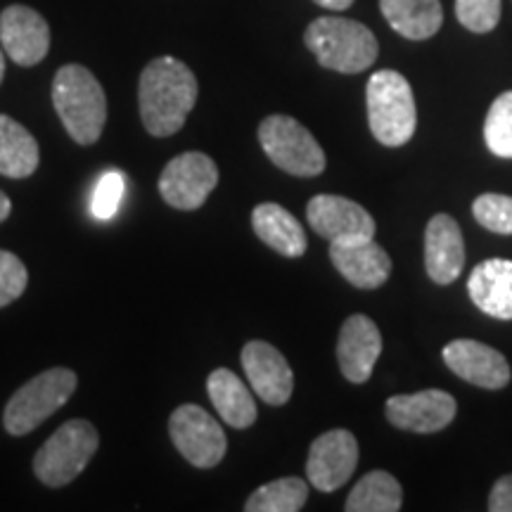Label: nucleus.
Here are the masks:
<instances>
[{
  "instance_id": "obj_21",
  "label": "nucleus",
  "mask_w": 512,
  "mask_h": 512,
  "mask_svg": "<svg viewBox=\"0 0 512 512\" xmlns=\"http://www.w3.org/2000/svg\"><path fill=\"white\" fill-rule=\"evenodd\" d=\"M207 394L211 403H214L216 413L221 415V420L228 427L247 430V427H252L256 422V415L259 413H256L254 396L233 370H214L207 380Z\"/></svg>"
},
{
  "instance_id": "obj_29",
  "label": "nucleus",
  "mask_w": 512,
  "mask_h": 512,
  "mask_svg": "<svg viewBox=\"0 0 512 512\" xmlns=\"http://www.w3.org/2000/svg\"><path fill=\"white\" fill-rule=\"evenodd\" d=\"M456 17L472 34H489L501 22V0H456Z\"/></svg>"
},
{
  "instance_id": "obj_32",
  "label": "nucleus",
  "mask_w": 512,
  "mask_h": 512,
  "mask_svg": "<svg viewBox=\"0 0 512 512\" xmlns=\"http://www.w3.org/2000/svg\"><path fill=\"white\" fill-rule=\"evenodd\" d=\"M313 3H318L325 10H347L354 5V0H313Z\"/></svg>"
},
{
  "instance_id": "obj_34",
  "label": "nucleus",
  "mask_w": 512,
  "mask_h": 512,
  "mask_svg": "<svg viewBox=\"0 0 512 512\" xmlns=\"http://www.w3.org/2000/svg\"><path fill=\"white\" fill-rule=\"evenodd\" d=\"M3 76H5V50L0 48V83H3Z\"/></svg>"
},
{
  "instance_id": "obj_1",
  "label": "nucleus",
  "mask_w": 512,
  "mask_h": 512,
  "mask_svg": "<svg viewBox=\"0 0 512 512\" xmlns=\"http://www.w3.org/2000/svg\"><path fill=\"white\" fill-rule=\"evenodd\" d=\"M197 79L188 64L176 57H155L147 62L138 83L140 119L155 138L178 133L197 102Z\"/></svg>"
},
{
  "instance_id": "obj_14",
  "label": "nucleus",
  "mask_w": 512,
  "mask_h": 512,
  "mask_svg": "<svg viewBox=\"0 0 512 512\" xmlns=\"http://www.w3.org/2000/svg\"><path fill=\"white\" fill-rule=\"evenodd\" d=\"M242 368L254 394L268 406H285L294 392V373L287 358L273 344L252 339L242 347Z\"/></svg>"
},
{
  "instance_id": "obj_4",
  "label": "nucleus",
  "mask_w": 512,
  "mask_h": 512,
  "mask_svg": "<svg viewBox=\"0 0 512 512\" xmlns=\"http://www.w3.org/2000/svg\"><path fill=\"white\" fill-rule=\"evenodd\" d=\"M368 124L373 136L387 147H401L413 138L418 126L413 88L394 69H380L368 79L366 88Z\"/></svg>"
},
{
  "instance_id": "obj_9",
  "label": "nucleus",
  "mask_w": 512,
  "mask_h": 512,
  "mask_svg": "<svg viewBox=\"0 0 512 512\" xmlns=\"http://www.w3.org/2000/svg\"><path fill=\"white\" fill-rule=\"evenodd\" d=\"M219 185V169L204 152H183L164 166L159 195L169 207L181 211L200 209Z\"/></svg>"
},
{
  "instance_id": "obj_25",
  "label": "nucleus",
  "mask_w": 512,
  "mask_h": 512,
  "mask_svg": "<svg viewBox=\"0 0 512 512\" xmlns=\"http://www.w3.org/2000/svg\"><path fill=\"white\" fill-rule=\"evenodd\" d=\"M309 501V484L302 477L273 479L247 498V512H299Z\"/></svg>"
},
{
  "instance_id": "obj_30",
  "label": "nucleus",
  "mask_w": 512,
  "mask_h": 512,
  "mask_svg": "<svg viewBox=\"0 0 512 512\" xmlns=\"http://www.w3.org/2000/svg\"><path fill=\"white\" fill-rule=\"evenodd\" d=\"M29 285V271L17 254L0 249V309L22 297Z\"/></svg>"
},
{
  "instance_id": "obj_33",
  "label": "nucleus",
  "mask_w": 512,
  "mask_h": 512,
  "mask_svg": "<svg viewBox=\"0 0 512 512\" xmlns=\"http://www.w3.org/2000/svg\"><path fill=\"white\" fill-rule=\"evenodd\" d=\"M10 211H12V202H10V197L5 195L3 190H0V223H3L5 219H8Z\"/></svg>"
},
{
  "instance_id": "obj_23",
  "label": "nucleus",
  "mask_w": 512,
  "mask_h": 512,
  "mask_svg": "<svg viewBox=\"0 0 512 512\" xmlns=\"http://www.w3.org/2000/svg\"><path fill=\"white\" fill-rule=\"evenodd\" d=\"M38 152L36 138L8 114H0V176L5 178H29L36 174Z\"/></svg>"
},
{
  "instance_id": "obj_24",
  "label": "nucleus",
  "mask_w": 512,
  "mask_h": 512,
  "mask_svg": "<svg viewBox=\"0 0 512 512\" xmlns=\"http://www.w3.org/2000/svg\"><path fill=\"white\" fill-rule=\"evenodd\" d=\"M403 505V491L396 477L384 470H373L361 477L347 496V512H399Z\"/></svg>"
},
{
  "instance_id": "obj_12",
  "label": "nucleus",
  "mask_w": 512,
  "mask_h": 512,
  "mask_svg": "<svg viewBox=\"0 0 512 512\" xmlns=\"http://www.w3.org/2000/svg\"><path fill=\"white\" fill-rule=\"evenodd\" d=\"M0 46L19 67H34L50 50L46 17L27 5H10L0 12Z\"/></svg>"
},
{
  "instance_id": "obj_2",
  "label": "nucleus",
  "mask_w": 512,
  "mask_h": 512,
  "mask_svg": "<svg viewBox=\"0 0 512 512\" xmlns=\"http://www.w3.org/2000/svg\"><path fill=\"white\" fill-rule=\"evenodd\" d=\"M53 105L74 143H98L107 124V95L93 72L81 64L60 67L53 81Z\"/></svg>"
},
{
  "instance_id": "obj_11",
  "label": "nucleus",
  "mask_w": 512,
  "mask_h": 512,
  "mask_svg": "<svg viewBox=\"0 0 512 512\" xmlns=\"http://www.w3.org/2000/svg\"><path fill=\"white\" fill-rule=\"evenodd\" d=\"M387 420L394 427L415 434L441 432L451 425L458 403L444 389H422L415 394H396L387 399Z\"/></svg>"
},
{
  "instance_id": "obj_10",
  "label": "nucleus",
  "mask_w": 512,
  "mask_h": 512,
  "mask_svg": "<svg viewBox=\"0 0 512 512\" xmlns=\"http://www.w3.org/2000/svg\"><path fill=\"white\" fill-rule=\"evenodd\" d=\"M358 441L349 430H330L311 444L306 458V477L318 491H337L356 472Z\"/></svg>"
},
{
  "instance_id": "obj_31",
  "label": "nucleus",
  "mask_w": 512,
  "mask_h": 512,
  "mask_svg": "<svg viewBox=\"0 0 512 512\" xmlns=\"http://www.w3.org/2000/svg\"><path fill=\"white\" fill-rule=\"evenodd\" d=\"M489 510L512 512V475H505L494 484L489 494Z\"/></svg>"
},
{
  "instance_id": "obj_22",
  "label": "nucleus",
  "mask_w": 512,
  "mask_h": 512,
  "mask_svg": "<svg viewBox=\"0 0 512 512\" xmlns=\"http://www.w3.org/2000/svg\"><path fill=\"white\" fill-rule=\"evenodd\" d=\"M380 10L389 27L408 41H427L444 24L439 0H380Z\"/></svg>"
},
{
  "instance_id": "obj_16",
  "label": "nucleus",
  "mask_w": 512,
  "mask_h": 512,
  "mask_svg": "<svg viewBox=\"0 0 512 512\" xmlns=\"http://www.w3.org/2000/svg\"><path fill=\"white\" fill-rule=\"evenodd\" d=\"M382 354V335L373 318L354 313L344 320L337 339V361L349 382L363 384L373 375L377 358Z\"/></svg>"
},
{
  "instance_id": "obj_6",
  "label": "nucleus",
  "mask_w": 512,
  "mask_h": 512,
  "mask_svg": "<svg viewBox=\"0 0 512 512\" xmlns=\"http://www.w3.org/2000/svg\"><path fill=\"white\" fill-rule=\"evenodd\" d=\"M100 446V434L88 420H69L50 434L46 444L38 448L34 458V475L41 484L60 486L72 484L86 470Z\"/></svg>"
},
{
  "instance_id": "obj_8",
  "label": "nucleus",
  "mask_w": 512,
  "mask_h": 512,
  "mask_svg": "<svg viewBox=\"0 0 512 512\" xmlns=\"http://www.w3.org/2000/svg\"><path fill=\"white\" fill-rule=\"evenodd\" d=\"M169 434L178 453L200 470H211L226 458V432L219 420L197 403H183L176 408L169 420Z\"/></svg>"
},
{
  "instance_id": "obj_26",
  "label": "nucleus",
  "mask_w": 512,
  "mask_h": 512,
  "mask_svg": "<svg viewBox=\"0 0 512 512\" xmlns=\"http://www.w3.org/2000/svg\"><path fill=\"white\" fill-rule=\"evenodd\" d=\"M484 140L491 155L512 159V91H505L491 102L484 121Z\"/></svg>"
},
{
  "instance_id": "obj_17",
  "label": "nucleus",
  "mask_w": 512,
  "mask_h": 512,
  "mask_svg": "<svg viewBox=\"0 0 512 512\" xmlns=\"http://www.w3.org/2000/svg\"><path fill=\"white\" fill-rule=\"evenodd\" d=\"M330 259L342 278L358 290H377L387 283L392 273V259L387 249L377 245L373 238L332 242Z\"/></svg>"
},
{
  "instance_id": "obj_5",
  "label": "nucleus",
  "mask_w": 512,
  "mask_h": 512,
  "mask_svg": "<svg viewBox=\"0 0 512 512\" xmlns=\"http://www.w3.org/2000/svg\"><path fill=\"white\" fill-rule=\"evenodd\" d=\"M76 384H79V377L69 368H50L31 377L10 396L8 406H5V430L12 437H24V434L34 432L72 399Z\"/></svg>"
},
{
  "instance_id": "obj_20",
  "label": "nucleus",
  "mask_w": 512,
  "mask_h": 512,
  "mask_svg": "<svg viewBox=\"0 0 512 512\" xmlns=\"http://www.w3.org/2000/svg\"><path fill=\"white\" fill-rule=\"evenodd\" d=\"M252 228L264 245H268L273 252L287 256V259H297L304 256L306 247V233L299 219L287 211L285 207L275 202H264L252 211Z\"/></svg>"
},
{
  "instance_id": "obj_27",
  "label": "nucleus",
  "mask_w": 512,
  "mask_h": 512,
  "mask_svg": "<svg viewBox=\"0 0 512 512\" xmlns=\"http://www.w3.org/2000/svg\"><path fill=\"white\" fill-rule=\"evenodd\" d=\"M472 214L479 226L496 235H512V197L486 192L472 202Z\"/></svg>"
},
{
  "instance_id": "obj_13",
  "label": "nucleus",
  "mask_w": 512,
  "mask_h": 512,
  "mask_svg": "<svg viewBox=\"0 0 512 512\" xmlns=\"http://www.w3.org/2000/svg\"><path fill=\"white\" fill-rule=\"evenodd\" d=\"M309 226L330 242L375 238V219L361 204L339 195H316L306 207Z\"/></svg>"
},
{
  "instance_id": "obj_19",
  "label": "nucleus",
  "mask_w": 512,
  "mask_h": 512,
  "mask_svg": "<svg viewBox=\"0 0 512 512\" xmlns=\"http://www.w3.org/2000/svg\"><path fill=\"white\" fill-rule=\"evenodd\" d=\"M467 292L486 316L512 320V261L486 259L477 264L467 280Z\"/></svg>"
},
{
  "instance_id": "obj_15",
  "label": "nucleus",
  "mask_w": 512,
  "mask_h": 512,
  "mask_svg": "<svg viewBox=\"0 0 512 512\" xmlns=\"http://www.w3.org/2000/svg\"><path fill=\"white\" fill-rule=\"evenodd\" d=\"M444 363L460 380L482 389H503L510 382V366L501 351L477 339H453L444 351Z\"/></svg>"
},
{
  "instance_id": "obj_3",
  "label": "nucleus",
  "mask_w": 512,
  "mask_h": 512,
  "mask_svg": "<svg viewBox=\"0 0 512 512\" xmlns=\"http://www.w3.org/2000/svg\"><path fill=\"white\" fill-rule=\"evenodd\" d=\"M304 43L316 55L320 67L339 74L366 72L380 53L373 31L347 17L313 19L304 34Z\"/></svg>"
},
{
  "instance_id": "obj_7",
  "label": "nucleus",
  "mask_w": 512,
  "mask_h": 512,
  "mask_svg": "<svg viewBox=\"0 0 512 512\" xmlns=\"http://www.w3.org/2000/svg\"><path fill=\"white\" fill-rule=\"evenodd\" d=\"M259 143L266 157L290 176L313 178L328 166L323 147L313 133L287 114H271L261 121Z\"/></svg>"
},
{
  "instance_id": "obj_18",
  "label": "nucleus",
  "mask_w": 512,
  "mask_h": 512,
  "mask_svg": "<svg viewBox=\"0 0 512 512\" xmlns=\"http://www.w3.org/2000/svg\"><path fill=\"white\" fill-rule=\"evenodd\" d=\"M465 266L463 230L448 214L432 216L425 230V268L437 285H451Z\"/></svg>"
},
{
  "instance_id": "obj_28",
  "label": "nucleus",
  "mask_w": 512,
  "mask_h": 512,
  "mask_svg": "<svg viewBox=\"0 0 512 512\" xmlns=\"http://www.w3.org/2000/svg\"><path fill=\"white\" fill-rule=\"evenodd\" d=\"M126 192V176L121 171L112 169L105 171L95 183L93 197H91V214L98 221H110L117 214L121 200Z\"/></svg>"
}]
</instances>
